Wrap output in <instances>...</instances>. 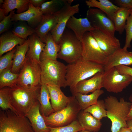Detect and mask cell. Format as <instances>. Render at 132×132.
<instances>
[{
    "mask_svg": "<svg viewBox=\"0 0 132 132\" xmlns=\"http://www.w3.org/2000/svg\"><path fill=\"white\" fill-rule=\"evenodd\" d=\"M103 65L86 61L81 58L66 65V87L72 88L81 81L104 72Z\"/></svg>",
    "mask_w": 132,
    "mask_h": 132,
    "instance_id": "obj_1",
    "label": "cell"
},
{
    "mask_svg": "<svg viewBox=\"0 0 132 132\" xmlns=\"http://www.w3.org/2000/svg\"><path fill=\"white\" fill-rule=\"evenodd\" d=\"M107 117L111 123V132H118L122 127H128L127 118L130 109L131 103L123 97L119 101L114 96H108L104 100Z\"/></svg>",
    "mask_w": 132,
    "mask_h": 132,
    "instance_id": "obj_2",
    "label": "cell"
},
{
    "mask_svg": "<svg viewBox=\"0 0 132 132\" xmlns=\"http://www.w3.org/2000/svg\"><path fill=\"white\" fill-rule=\"evenodd\" d=\"M10 88V103L13 111L25 116L31 109L39 102L40 91L26 90L16 85Z\"/></svg>",
    "mask_w": 132,
    "mask_h": 132,
    "instance_id": "obj_3",
    "label": "cell"
},
{
    "mask_svg": "<svg viewBox=\"0 0 132 132\" xmlns=\"http://www.w3.org/2000/svg\"><path fill=\"white\" fill-rule=\"evenodd\" d=\"M16 85L26 90L40 91L41 86V71L39 64L26 57L20 70Z\"/></svg>",
    "mask_w": 132,
    "mask_h": 132,
    "instance_id": "obj_4",
    "label": "cell"
},
{
    "mask_svg": "<svg viewBox=\"0 0 132 132\" xmlns=\"http://www.w3.org/2000/svg\"><path fill=\"white\" fill-rule=\"evenodd\" d=\"M42 83L65 88L66 66L57 60H46L39 64Z\"/></svg>",
    "mask_w": 132,
    "mask_h": 132,
    "instance_id": "obj_5",
    "label": "cell"
},
{
    "mask_svg": "<svg viewBox=\"0 0 132 132\" xmlns=\"http://www.w3.org/2000/svg\"><path fill=\"white\" fill-rule=\"evenodd\" d=\"M59 44L60 50L57 58L69 64L82 58V43L70 29L66 28Z\"/></svg>",
    "mask_w": 132,
    "mask_h": 132,
    "instance_id": "obj_6",
    "label": "cell"
},
{
    "mask_svg": "<svg viewBox=\"0 0 132 132\" xmlns=\"http://www.w3.org/2000/svg\"><path fill=\"white\" fill-rule=\"evenodd\" d=\"M81 109L75 97L63 109L55 112L48 116L41 114L46 125L51 127H57L68 125L77 119Z\"/></svg>",
    "mask_w": 132,
    "mask_h": 132,
    "instance_id": "obj_7",
    "label": "cell"
},
{
    "mask_svg": "<svg viewBox=\"0 0 132 132\" xmlns=\"http://www.w3.org/2000/svg\"><path fill=\"white\" fill-rule=\"evenodd\" d=\"M0 132H35L27 118L8 109L0 112Z\"/></svg>",
    "mask_w": 132,
    "mask_h": 132,
    "instance_id": "obj_8",
    "label": "cell"
},
{
    "mask_svg": "<svg viewBox=\"0 0 132 132\" xmlns=\"http://www.w3.org/2000/svg\"><path fill=\"white\" fill-rule=\"evenodd\" d=\"M81 42L82 59L103 66L106 63L108 56L100 48L90 32L85 33Z\"/></svg>",
    "mask_w": 132,
    "mask_h": 132,
    "instance_id": "obj_9",
    "label": "cell"
},
{
    "mask_svg": "<svg viewBox=\"0 0 132 132\" xmlns=\"http://www.w3.org/2000/svg\"><path fill=\"white\" fill-rule=\"evenodd\" d=\"M132 82V76L121 73L115 67L104 72L103 87L109 92H121Z\"/></svg>",
    "mask_w": 132,
    "mask_h": 132,
    "instance_id": "obj_10",
    "label": "cell"
},
{
    "mask_svg": "<svg viewBox=\"0 0 132 132\" xmlns=\"http://www.w3.org/2000/svg\"><path fill=\"white\" fill-rule=\"evenodd\" d=\"M73 0H65L64 5L59 11L57 24L50 32L56 43L59 44L60 38L66 28L67 23L72 16L78 13L79 5L77 4L71 6Z\"/></svg>",
    "mask_w": 132,
    "mask_h": 132,
    "instance_id": "obj_11",
    "label": "cell"
},
{
    "mask_svg": "<svg viewBox=\"0 0 132 132\" xmlns=\"http://www.w3.org/2000/svg\"><path fill=\"white\" fill-rule=\"evenodd\" d=\"M90 32L108 56L121 48L119 40L109 33L95 28Z\"/></svg>",
    "mask_w": 132,
    "mask_h": 132,
    "instance_id": "obj_12",
    "label": "cell"
},
{
    "mask_svg": "<svg viewBox=\"0 0 132 132\" xmlns=\"http://www.w3.org/2000/svg\"><path fill=\"white\" fill-rule=\"evenodd\" d=\"M86 18L94 28L107 31L114 36L116 31L113 22L100 10L89 8Z\"/></svg>",
    "mask_w": 132,
    "mask_h": 132,
    "instance_id": "obj_13",
    "label": "cell"
},
{
    "mask_svg": "<svg viewBox=\"0 0 132 132\" xmlns=\"http://www.w3.org/2000/svg\"><path fill=\"white\" fill-rule=\"evenodd\" d=\"M104 72L97 73L90 79L80 81L74 87L70 88L73 95L77 93L87 94L101 89L103 87Z\"/></svg>",
    "mask_w": 132,
    "mask_h": 132,
    "instance_id": "obj_14",
    "label": "cell"
},
{
    "mask_svg": "<svg viewBox=\"0 0 132 132\" xmlns=\"http://www.w3.org/2000/svg\"><path fill=\"white\" fill-rule=\"evenodd\" d=\"M59 11L53 14L44 15L42 20L35 28V33L43 42L45 43L48 34L56 26Z\"/></svg>",
    "mask_w": 132,
    "mask_h": 132,
    "instance_id": "obj_15",
    "label": "cell"
},
{
    "mask_svg": "<svg viewBox=\"0 0 132 132\" xmlns=\"http://www.w3.org/2000/svg\"><path fill=\"white\" fill-rule=\"evenodd\" d=\"M132 65V52L120 48L108 56L106 63L103 66L104 71L120 65Z\"/></svg>",
    "mask_w": 132,
    "mask_h": 132,
    "instance_id": "obj_16",
    "label": "cell"
},
{
    "mask_svg": "<svg viewBox=\"0 0 132 132\" xmlns=\"http://www.w3.org/2000/svg\"><path fill=\"white\" fill-rule=\"evenodd\" d=\"M44 15L40 8L34 7L29 2L28 9L21 13H14L11 20L12 21H26L30 27H37L42 20Z\"/></svg>",
    "mask_w": 132,
    "mask_h": 132,
    "instance_id": "obj_17",
    "label": "cell"
},
{
    "mask_svg": "<svg viewBox=\"0 0 132 132\" xmlns=\"http://www.w3.org/2000/svg\"><path fill=\"white\" fill-rule=\"evenodd\" d=\"M66 27L71 30L77 39L81 42L85 33L90 32L94 28L93 27L87 19L77 18L71 16L67 22Z\"/></svg>",
    "mask_w": 132,
    "mask_h": 132,
    "instance_id": "obj_18",
    "label": "cell"
},
{
    "mask_svg": "<svg viewBox=\"0 0 132 132\" xmlns=\"http://www.w3.org/2000/svg\"><path fill=\"white\" fill-rule=\"evenodd\" d=\"M40 109L39 102L31 109L25 116L29 121L35 132H49L50 129L45 123Z\"/></svg>",
    "mask_w": 132,
    "mask_h": 132,
    "instance_id": "obj_19",
    "label": "cell"
},
{
    "mask_svg": "<svg viewBox=\"0 0 132 132\" xmlns=\"http://www.w3.org/2000/svg\"><path fill=\"white\" fill-rule=\"evenodd\" d=\"M50 95L51 104L55 112L65 108L73 97L66 96L58 86L47 85Z\"/></svg>",
    "mask_w": 132,
    "mask_h": 132,
    "instance_id": "obj_20",
    "label": "cell"
},
{
    "mask_svg": "<svg viewBox=\"0 0 132 132\" xmlns=\"http://www.w3.org/2000/svg\"><path fill=\"white\" fill-rule=\"evenodd\" d=\"M29 48L26 57L37 62L39 64L41 61L40 56L46 44L40 40L35 33L29 36Z\"/></svg>",
    "mask_w": 132,
    "mask_h": 132,
    "instance_id": "obj_21",
    "label": "cell"
},
{
    "mask_svg": "<svg viewBox=\"0 0 132 132\" xmlns=\"http://www.w3.org/2000/svg\"><path fill=\"white\" fill-rule=\"evenodd\" d=\"M29 41L28 39L23 44L18 45L15 47L16 50L13 55L11 69V71L13 73H19L24 65L29 48Z\"/></svg>",
    "mask_w": 132,
    "mask_h": 132,
    "instance_id": "obj_22",
    "label": "cell"
},
{
    "mask_svg": "<svg viewBox=\"0 0 132 132\" xmlns=\"http://www.w3.org/2000/svg\"><path fill=\"white\" fill-rule=\"evenodd\" d=\"M26 40L19 37L12 32L2 34L0 37V56L13 49L17 45L23 44Z\"/></svg>",
    "mask_w": 132,
    "mask_h": 132,
    "instance_id": "obj_23",
    "label": "cell"
},
{
    "mask_svg": "<svg viewBox=\"0 0 132 132\" xmlns=\"http://www.w3.org/2000/svg\"><path fill=\"white\" fill-rule=\"evenodd\" d=\"M77 119L84 130L97 132L100 130L102 126L100 120L84 110H81L79 112Z\"/></svg>",
    "mask_w": 132,
    "mask_h": 132,
    "instance_id": "obj_24",
    "label": "cell"
},
{
    "mask_svg": "<svg viewBox=\"0 0 132 132\" xmlns=\"http://www.w3.org/2000/svg\"><path fill=\"white\" fill-rule=\"evenodd\" d=\"M85 3L89 8L96 7L103 11L113 22L115 13L120 8L108 0H86Z\"/></svg>",
    "mask_w": 132,
    "mask_h": 132,
    "instance_id": "obj_25",
    "label": "cell"
},
{
    "mask_svg": "<svg viewBox=\"0 0 132 132\" xmlns=\"http://www.w3.org/2000/svg\"><path fill=\"white\" fill-rule=\"evenodd\" d=\"M45 44L40 55L41 62L46 60H57L60 46L55 42L50 32L47 35Z\"/></svg>",
    "mask_w": 132,
    "mask_h": 132,
    "instance_id": "obj_26",
    "label": "cell"
},
{
    "mask_svg": "<svg viewBox=\"0 0 132 132\" xmlns=\"http://www.w3.org/2000/svg\"><path fill=\"white\" fill-rule=\"evenodd\" d=\"M49 91L47 85L42 83L38 101L40 106L41 114L48 116L55 112L50 101Z\"/></svg>",
    "mask_w": 132,
    "mask_h": 132,
    "instance_id": "obj_27",
    "label": "cell"
},
{
    "mask_svg": "<svg viewBox=\"0 0 132 132\" xmlns=\"http://www.w3.org/2000/svg\"><path fill=\"white\" fill-rule=\"evenodd\" d=\"M104 93L103 90L100 89L88 95L77 93L73 96L75 97L77 100L81 110H84L89 107L96 104L99 97Z\"/></svg>",
    "mask_w": 132,
    "mask_h": 132,
    "instance_id": "obj_28",
    "label": "cell"
},
{
    "mask_svg": "<svg viewBox=\"0 0 132 132\" xmlns=\"http://www.w3.org/2000/svg\"><path fill=\"white\" fill-rule=\"evenodd\" d=\"M132 9L129 8L120 7L115 14L113 20L116 31L121 34L123 32L126 22Z\"/></svg>",
    "mask_w": 132,
    "mask_h": 132,
    "instance_id": "obj_29",
    "label": "cell"
},
{
    "mask_svg": "<svg viewBox=\"0 0 132 132\" xmlns=\"http://www.w3.org/2000/svg\"><path fill=\"white\" fill-rule=\"evenodd\" d=\"M29 2V0H5L1 8L4 10L6 16L15 9L17 14H19L28 9Z\"/></svg>",
    "mask_w": 132,
    "mask_h": 132,
    "instance_id": "obj_30",
    "label": "cell"
},
{
    "mask_svg": "<svg viewBox=\"0 0 132 132\" xmlns=\"http://www.w3.org/2000/svg\"><path fill=\"white\" fill-rule=\"evenodd\" d=\"M11 68L6 69L0 73V89L5 87L11 88L16 85L19 73H13Z\"/></svg>",
    "mask_w": 132,
    "mask_h": 132,
    "instance_id": "obj_31",
    "label": "cell"
},
{
    "mask_svg": "<svg viewBox=\"0 0 132 132\" xmlns=\"http://www.w3.org/2000/svg\"><path fill=\"white\" fill-rule=\"evenodd\" d=\"M65 3V0H52L46 1L42 5L40 10L44 15L54 13L60 11Z\"/></svg>",
    "mask_w": 132,
    "mask_h": 132,
    "instance_id": "obj_32",
    "label": "cell"
},
{
    "mask_svg": "<svg viewBox=\"0 0 132 132\" xmlns=\"http://www.w3.org/2000/svg\"><path fill=\"white\" fill-rule=\"evenodd\" d=\"M84 110L89 113L99 120L104 117H107L104 101L103 100H98L96 104L89 107Z\"/></svg>",
    "mask_w": 132,
    "mask_h": 132,
    "instance_id": "obj_33",
    "label": "cell"
},
{
    "mask_svg": "<svg viewBox=\"0 0 132 132\" xmlns=\"http://www.w3.org/2000/svg\"><path fill=\"white\" fill-rule=\"evenodd\" d=\"M20 21L15 25L12 32L20 38L26 40L28 36L35 33V29Z\"/></svg>",
    "mask_w": 132,
    "mask_h": 132,
    "instance_id": "obj_34",
    "label": "cell"
},
{
    "mask_svg": "<svg viewBox=\"0 0 132 132\" xmlns=\"http://www.w3.org/2000/svg\"><path fill=\"white\" fill-rule=\"evenodd\" d=\"M49 132H78L84 130L77 119L70 124L57 127H48Z\"/></svg>",
    "mask_w": 132,
    "mask_h": 132,
    "instance_id": "obj_35",
    "label": "cell"
},
{
    "mask_svg": "<svg viewBox=\"0 0 132 132\" xmlns=\"http://www.w3.org/2000/svg\"><path fill=\"white\" fill-rule=\"evenodd\" d=\"M10 89L8 87L0 89V107L2 110L9 109L13 111L10 103Z\"/></svg>",
    "mask_w": 132,
    "mask_h": 132,
    "instance_id": "obj_36",
    "label": "cell"
},
{
    "mask_svg": "<svg viewBox=\"0 0 132 132\" xmlns=\"http://www.w3.org/2000/svg\"><path fill=\"white\" fill-rule=\"evenodd\" d=\"M16 50V47L0 58V73L7 69L11 68L14 54Z\"/></svg>",
    "mask_w": 132,
    "mask_h": 132,
    "instance_id": "obj_37",
    "label": "cell"
},
{
    "mask_svg": "<svg viewBox=\"0 0 132 132\" xmlns=\"http://www.w3.org/2000/svg\"><path fill=\"white\" fill-rule=\"evenodd\" d=\"M125 29L126 32V37L125 45L123 48L127 50L131 47V43L132 40V15H130L128 18Z\"/></svg>",
    "mask_w": 132,
    "mask_h": 132,
    "instance_id": "obj_38",
    "label": "cell"
},
{
    "mask_svg": "<svg viewBox=\"0 0 132 132\" xmlns=\"http://www.w3.org/2000/svg\"><path fill=\"white\" fill-rule=\"evenodd\" d=\"M14 11H11L9 14L5 16L0 22V34L7 31L10 27L11 22V18L14 13Z\"/></svg>",
    "mask_w": 132,
    "mask_h": 132,
    "instance_id": "obj_39",
    "label": "cell"
},
{
    "mask_svg": "<svg viewBox=\"0 0 132 132\" xmlns=\"http://www.w3.org/2000/svg\"><path fill=\"white\" fill-rule=\"evenodd\" d=\"M115 67L121 73L132 76V67L124 65H120Z\"/></svg>",
    "mask_w": 132,
    "mask_h": 132,
    "instance_id": "obj_40",
    "label": "cell"
},
{
    "mask_svg": "<svg viewBox=\"0 0 132 132\" xmlns=\"http://www.w3.org/2000/svg\"><path fill=\"white\" fill-rule=\"evenodd\" d=\"M114 1L120 7L128 8L132 9V0H115Z\"/></svg>",
    "mask_w": 132,
    "mask_h": 132,
    "instance_id": "obj_41",
    "label": "cell"
},
{
    "mask_svg": "<svg viewBox=\"0 0 132 132\" xmlns=\"http://www.w3.org/2000/svg\"><path fill=\"white\" fill-rule=\"evenodd\" d=\"M45 1V0H29L30 3L36 8H40L42 4Z\"/></svg>",
    "mask_w": 132,
    "mask_h": 132,
    "instance_id": "obj_42",
    "label": "cell"
},
{
    "mask_svg": "<svg viewBox=\"0 0 132 132\" xmlns=\"http://www.w3.org/2000/svg\"><path fill=\"white\" fill-rule=\"evenodd\" d=\"M129 99L131 103V105L130 111L127 117V121L132 119V94L130 95Z\"/></svg>",
    "mask_w": 132,
    "mask_h": 132,
    "instance_id": "obj_43",
    "label": "cell"
},
{
    "mask_svg": "<svg viewBox=\"0 0 132 132\" xmlns=\"http://www.w3.org/2000/svg\"><path fill=\"white\" fill-rule=\"evenodd\" d=\"M6 16L4 10L2 8L0 9V21H2Z\"/></svg>",
    "mask_w": 132,
    "mask_h": 132,
    "instance_id": "obj_44",
    "label": "cell"
},
{
    "mask_svg": "<svg viewBox=\"0 0 132 132\" xmlns=\"http://www.w3.org/2000/svg\"><path fill=\"white\" fill-rule=\"evenodd\" d=\"M118 132H132V131L128 127H122Z\"/></svg>",
    "mask_w": 132,
    "mask_h": 132,
    "instance_id": "obj_45",
    "label": "cell"
},
{
    "mask_svg": "<svg viewBox=\"0 0 132 132\" xmlns=\"http://www.w3.org/2000/svg\"><path fill=\"white\" fill-rule=\"evenodd\" d=\"M127 124L128 127L132 131V119L127 121Z\"/></svg>",
    "mask_w": 132,
    "mask_h": 132,
    "instance_id": "obj_46",
    "label": "cell"
},
{
    "mask_svg": "<svg viewBox=\"0 0 132 132\" xmlns=\"http://www.w3.org/2000/svg\"><path fill=\"white\" fill-rule=\"evenodd\" d=\"M4 0H0V6L1 5L2 6V4H3L4 2Z\"/></svg>",
    "mask_w": 132,
    "mask_h": 132,
    "instance_id": "obj_47",
    "label": "cell"
},
{
    "mask_svg": "<svg viewBox=\"0 0 132 132\" xmlns=\"http://www.w3.org/2000/svg\"><path fill=\"white\" fill-rule=\"evenodd\" d=\"M79 132H93L89 131H86L85 130H83L80 131Z\"/></svg>",
    "mask_w": 132,
    "mask_h": 132,
    "instance_id": "obj_48",
    "label": "cell"
},
{
    "mask_svg": "<svg viewBox=\"0 0 132 132\" xmlns=\"http://www.w3.org/2000/svg\"><path fill=\"white\" fill-rule=\"evenodd\" d=\"M130 15H132V11Z\"/></svg>",
    "mask_w": 132,
    "mask_h": 132,
    "instance_id": "obj_49",
    "label": "cell"
}]
</instances>
